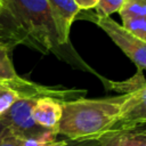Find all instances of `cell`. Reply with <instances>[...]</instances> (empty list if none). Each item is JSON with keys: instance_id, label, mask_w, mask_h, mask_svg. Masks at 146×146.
I'll return each mask as SVG.
<instances>
[{"instance_id": "obj_10", "label": "cell", "mask_w": 146, "mask_h": 146, "mask_svg": "<svg viewBox=\"0 0 146 146\" xmlns=\"http://www.w3.org/2000/svg\"><path fill=\"white\" fill-rule=\"evenodd\" d=\"M122 26L138 36L139 39L146 40V18L143 17H132V16H121Z\"/></svg>"}, {"instance_id": "obj_9", "label": "cell", "mask_w": 146, "mask_h": 146, "mask_svg": "<svg viewBox=\"0 0 146 146\" xmlns=\"http://www.w3.org/2000/svg\"><path fill=\"white\" fill-rule=\"evenodd\" d=\"M97 143L98 146H146V125L107 132Z\"/></svg>"}, {"instance_id": "obj_4", "label": "cell", "mask_w": 146, "mask_h": 146, "mask_svg": "<svg viewBox=\"0 0 146 146\" xmlns=\"http://www.w3.org/2000/svg\"><path fill=\"white\" fill-rule=\"evenodd\" d=\"M11 47L0 46V83L15 89L22 98L50 97L59 102H66L70 98L71 91L66 88L41 86L19 76L11 60Z\"/></svg>"}, {"instance_id": "obj_6", "label": "cell", "mask_w": 146, "mask_h": 146, "mask_svg": "<svg viewBox=\"0 0 146 146\" xmlns=\"http://www.w3.org/2000/svg\"><path fill=\"white\" fill-rule=\"evenodd\" d=\"M38 98H21L0 116L5 129L21 139H35L42 137L48 130L38 125L33 119L32 111Z\"/></svg>"}, {"instance_id": "obj_7", "label": "cell", "mask_w": 146, "mask_h": 146, "mask_svg": "<svg viewBox=\"0 0 146 146\" xmlns=\"http://www.w3.org/2000/svg\"><path fill=\"white\" fill-rule=\"evenodd\" d=\"M51 17L57 31L59 43L63 47L72 48L70 44V31L72 23L80 13L74 0H47Z\"/></svg>"}, {"instance_id": "obj_19", "label": "cell", "mask_w": 146, "mask_h": 146, "mask_svg": "<svg viewBox=\"0 0 146 146\" xmlns=\"http://www.w3.org/2000/svg\"><path fill=\"white\" fill-rule=\"evenodd\" d=\"M2 6H3V0H0V14L2 11Z\"/></svg>"}, {"instance_id": "obj_12", "label": "cell", "mask_w": 146, "mask_h": 146, "mask_svg": "<svg viewBox=\"0 0 146 146\" xmlns=\"http://www.w3.org/2000/svg\"><path fill=\"white\" fill-rule=\"evenodd\" d=\"M119 14L120 16L146 18V0H125Z\"/></svg>"}, {"instance_id": "obj_11", "label": "cell", "mask_w": 146, "mask_h": 146, "mask_svg": "<svg viewBox=\"0 0 146 146\" xmlns=\"http://www.w3.org/2000/svg\"><path fill=\"white\" fill-rule=\"evenodd\" d=\"M21 98L22 97L15 89L10 88L8 84L0 83V116H2L10 106Z\"/></svg>"}, {"instance_id": "obj_2", "label": "cell", "mask_w": 146, "mask_h": 146, "mask_svg": "<svg viewBox=\"0 0 146 146\" xmlns=\"http://www.w3.org/2000/svg\"><path fill=\"white\" fill-rule=\"evenodd\" d=\"M128 95L79 98L62 103L63 113L57 135L70 141L97 140L114 125Z\"/></svg>"}, {"instance_id": "obj_16", "label": "cell", "mask_w": 146, "mask_h": 146, "mask_svg": "<svg viewBox=\"0 0 146 146\" xmlns=\"http://www.w3.org/2000/svg\"><path fill=\"white\" fill-rule=\"evenodd\" d=\"M80 10H90L96 7L99 0H74Z\"/></svg>"}, {"instance_id": "obj_13", "label": "cell", "mask_w": 146, "mask_h": 146, "mask_svg": "<svg viewBox=\"0 0 146 146\" xmlns=\"http://www.w3.org/2000/svg\"><path fill=\"white\" fill-rule=\"evenodd\" d=\"M125 0H99L96 5V14L98 16L111 17L112 14L119 13L123 7Z\"/></svg>"}, {"instance_id": "obj_18", "label": "cell", "mask_w": 146, "mask_h": 146, "mask_svg": "<svg viewBox=\"0 0 146 146\" xmlns=\"http://www.w3.org/2000/svg\"><path fill=\"white\" fill-rule=\"evenodd\" d=\"M3 131H5V127H3V124L0 122V136L2 135V132H3Z\"/></svg>"}, {"instance_id": "obj_1", "label": "cell", "mask_w": 146, "mask_h": 146, "mask_svg": "<svg viewBox=\"0 0 146 146\" xmlns=\"http://www.w3.org/2000/svg\"><path fill=\"white\" fill-rule=\"evenodd\" d=\"M0 19L11 30L18 44L41 54H55L65 60L87 65L73 48L59 43L47 0H3Z\"/></svg>"}, {"instance_id": "obj_15", "label": "cell", "mask_w": 146, "mask_h": 146, "mask_svg": "<svg viewBox=\"0 0 146 146\" xmlns=\"http://www.w3.org/2000/svg\"><path fill=\"white\" fill-rule=\"evenodd\" d=\"M23 141L24 139L16 137L7 129H5V131L0 136V146H23Z\"/></svg>"}, {"instance_id": "obj_14", "label": "cell", "mask_w": 146, "mask_h": 146, "mask_svg": "<svg viewBox=\"0 0 146 146\" xmlns=\"http://www.w3.org/2000/svg\"><path fill=\"white\" fill-rule=\"evenodd\" d=\"M17 44L18 42L11 30L0 19V46H8L14 48Z\"/></svg>"}, {"instance_id": "obj_17", "label": "cell", "mask_w": 146, "mask_h": 146, "mask_svg": "<svg viewBox=\"0 0 146 146\" xmlns=\"http://www.w3.org/2000/svg\"><path fill=\"white\" fill-rule=\"evenodd\" d=\"M66 146H98L97 140H82V141H67Z\"/></svg>"}, {"instance_id": "obj_5", "label": "cell", "mask_w": 146, "mask_h": 146, "mask_svg": "<svg viewBox=\"0 0 146 146\" xmlns=\"http://www.w3.org/2000/svg\"><path fill=\"white\" fill-rule=\"evenodd\" d=\"M82 17L96 23L138 70H146V40L133 35L111 17L98 16L97 14H82Z\"/></svg>"}, {"instance_id": "obj_8", "label": "cell", "mask_w": 146, "mask_h": 146, "mask_svg": "<svg viewBox=\"0 0 146 146\" xmlns=\"http://www.w3.org/2000/svg\"><path fill=\"white\" fill-rule=\"evenodd\" d=\"M62 102L50 97L38 98L32 111L33 119L38 125L48 131H54L56 133L62 117Z\"/></svg>"}, {"instance_id": "obj_3", "label": "cell", "mask_w": 146, "mask_h": 146, "mask_svg": "<svg viewBox=\"0 0 146 146\" xmlns=\"http://www.w3.org/2000/svg\"><path fill=\"white\" fill-rule=\"evenodd\" d=\"M100 80L107 90H114L119 94L125 92L128 95L119 119L108 132L146 125V80L143 71L138 70L132 78L120 82L110 81L103 76Z\"/></svg>"}]
</instances>
